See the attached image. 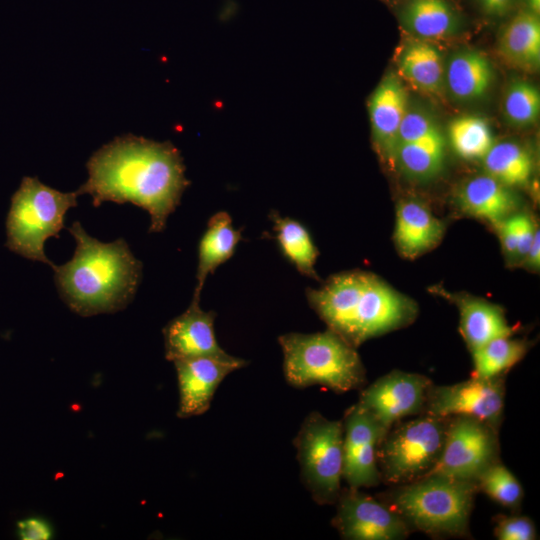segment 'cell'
<instances>
[{
	"mask_svg": "<svg viewBox=\"0 0 540 540\" xmlns=\"http://www.w3.org/2000/svg\"><path fill=\"white\" fill-rule=\"evenodd\" d=\"M86 166L89 177L77 194L91 195L95 207L112 201L143 208L151 217L150 232L165 228L189 185L174 145L131 134L103 145Z\"/></svg>",
	"mask_w": 540,
	"mask_h": 540,
	"instance_id": "cell-1",
	"label": "cell"
},
{
	"mask_svg": "<svg viewBox=\"0 0 540 540\" xmlns=\"http://www.w3.org/2000/svg\"><path fill=\"white\" fill-rule=\"evenodd\" d=\"M76 248L71 260L54 264V280L68 307L81 316L111 313L129 304L138 288L142 263L124 239L103 243L80 222L68 229Z\"/></svg>",
	"mask_w": 540,
	"mask_h": 540,
	"instance_id": "cell-2",
	"label": "cell"
},
{
	"mask_svg": "<svg viewBox=\"0 0 540 540\" xmlns=\"http://www.w3.org/2000/svg\"><path fill=\"white\" fill-rule=\"evenodd\" d=\"M311 307L328 328L353 347L407 325L415 317L411 301L376 276L344 272L319 289H308Z\"/></svg>",
	"mask_w": 540,
	"mask_h": 540,
	"instance_id": "cell-3",
	"label": "cell"
},
{
	"mask_svg": "<svg viewBox=\"0 0 540 540\" xmlns=\"http://www.w3.org/2000/svg\"><path fill=\"white\" fill-rule=\"evenodd\" d=\"M478 488L475 482L428 475L395 486L385 494V504L413 528L431 536L463 537Z\"/></svg>",
	"mask_w": 540,
	"mask_h": 540,
	"instance_id": "cell-4",
	"label": "cell"
},
{
	"mask_svg": "<svg viewBox=\"0 0 540 540\" xmlns=\"http://www.w3.org/2000/svg\"><path fill=\"white\" fill-rule=\"evenodd\" d=\"M278 341L285 378L294 387L320 385L346 393L365 383V369L356 348L329 328L313 334H284Z\"/></svg>",
	"mask_w": 540,
	"mask_h": 540,
	"instance_id": "cell-5",
	"label": "cell"
},
{
	"mask_svg": "<svg viewBox=\"0 0 540 540\" xmlns=\"http://www.w3.org/2000/svg\"><path fill=\"white\" fill-rule=\"evenodd\" d=\"M78 196L76 191L60 192L36 177H24L11 198L6 246L27 259L53 267L44 252L45 241L59 237L65 214L77 206Z\"/></svg>",
	"mask_w": 540,
	"mask_h": 540,
	"instance_id": "cell-6",
	"label": "cell"
},
{
	"mask_svg": "<svg viewBox=\"0 0 540 540\" xmlns=\"http://www.w3.org/2000/svg\"><path fill=\"white\" fill-rule=\"evenodd\" d=\"M448 421L422 413L392 426L378 448L381 481L398 486L428 475L441 455Z\"/></svg>",
	"mask_w": 540,
	"mask_h": 540,
	"instance_id": "cell-7",
	"label": "cell"
},
{
	"mask_svg": "<svg viewBox=\"0 0 540 540\" xmlns=\"http://www.w3.org/2000/svg\"><path fill=\"white\" fill-rule=\"evenodd\" d=\"M301 479L314 501L335 504L343 480V423L311 412L293 441Z\"/></svg>",
	"mask_w": 540,
	"mask_h": 540,
	"instance_id": "cell-8",
	"label": "cell"
},
{
	"mask_svg": "<svg viewBox=\"0 0 540 540\" xmlns=\"http://www.w3.org/2000/svg\"><path fill=\"white\" fill-rule=\"evenodd\" d=\"M497 431L476 418L449 417L441 455L428 475L476 483L487 467L499 461Z\"/></svg>",
	"mask_w": 540,
	"mask_h": 540,
	"instance_id": "cell-9",
	"label": "cell"
},
{
	"mask_svg": "<svg viewBox=\"0 0 540 540\" xmlns=\"http://www.w3.org/2000/svg\"><path fill=\"white\" fill-rule=\"evenodd\" d=\"M503 376L470 379L452 385H431L424 408L426 414L449 418L467 416L498 429L504 410Z\"/></svg>",
	"mask_w": 540,
	"mask_h": 540,
	"instance_id": "cell-10",
	"label": "cell"
},
{
	"mask_svg": "<svg viewBox=\"0 0 540 540\" xmlns=\"http://www.w3.org/2000/svg\"><path fill=\"white\" fill-rule=\"evenodd\" d=\"M333 526L348 540H401L410 529L387 504L357 488H342Z\"/></svg>",
	"mask_w": 540,
	"mask_h": 540,
	"instance_id": "cell-11",
	"label": "cell"
},
{
	"mask_svg": "<svg viewBox=\"0 0 540 540\" xmlns=\"http://www.w3.org/2000/svg\"><path fill=\"white\" fill-rule=\"evenodd\" d=\"M431 385L424 375L394 370L363 389L358 403L389 430L404 418L424 412Z\"/></svg>",
	"mask_w": 540,
	"mask_h": 540,
	"instance_id": "cell-12",
	"label": "cell"
},
{
	"mask_svg": "<svg viewBox=\"0 0 540 540\" xmlns=\"http://www.w3.org/2000/svg\"><path fill=\"white\" fill-rule=\"evenodd\" d=\"M343 423V480L352 488L377 486L381 482L378 448L388 431L358 402L345 413Z\"/></svg>",
	"mask_w": 540,
	"mask_h": 540,
	"instance_id": "cell-13",
	"label": "cell"
},
{
	"mask_svg": "<svg viewBox=\"0 0 540 540\" xmlns=\"http://www.w3.org/2000/svg\"><path fill=\"white\" fill-rule=\"evenodd\" d=\"M173 363L178 378L180 401L177 415L180 418L205 413L225 377L247 364L244 359L231 355L194 357Z\"/></svg>",
	"mask_w": 540,
	"mask_h": 540,
	"instance_id": "cell-14",
	"label": "cell"
},
{
	"mask_svg": "<svg viewBox=\"0 0 540 540\" xmlns=\"http://www.w3.org/2000/svg\"><path fill=\"white\" fill-rule=\"evenodd\" d=\"M199 301L192 299L187 310L172 319L163 329L167 360L175 362L194 357L229 355L217 342L215 313L202 310Z\"/></svg>",
	"mask_w": 540,
	"mask_h": 540,
	"instance_id": "cell-15",
	"label": "cell"
},
{
	"mask_svg": "<svg viewBox=\"0 0 540 540\" xmlns=\"http://www.w3.org/2000/svg\"><path fill=\"white\" fill-rule=\"evenodd\" d=\"M372 135L381 156L393 163L400 125L409 109L408 93L400 77H383L369 99Z\"/></svg>",
	"mask_w": 540,
	"mask_h": 540,
	"instance_id": "cell-16",
	"label": "cell"
},
{
	"mask_svg": "<svg viewBox=\"0 0 540 540\" xmlns=\"http://www.w3.org/2000/svg\"><path fill=\"white\" fill-rule=\"evenodd\" d=\"M461 212L496 226L516 212L518 201L511 188L488 174L473 176L458 186L454 195Z\"/></svg>",
	"mask_w": 540,
	"mask_h": 540,
	"instance_id": "cell-17",
	"label": "cell"
},
{
	"mask_svg": "<svg viewBox=\"0 0 540 540\" xmlns=\"http://www.w3.org/2000/svg\"><path fill=\"white\" fill-rule=\"evenodd\" d=\"M444 233L443 223L417 199L401 200L396 207L394 241L399 253L414 258L436 246Z\"/></svg>",
	"mask_w": 540,
	"mask_h": 540,
	"instance_id": "cell-18",
	"label": "cell"
},
{
	"mask_svg": "<svg viewBox=\"0 0 540 540\" xmlns=\"http://www.w3.org/2000/svg\"><path fill=\"white\" fill-rule=\"evenodd\" d=\"M493 77L490 60L475 49L456 51L444 65V87L455 100L461 102L484 97L492 85Z\"/></svg>",
	"mask_w": 540,
	"mask_h": 540,
	"instance_id": "cell-19",
	"label": "cell"
},
{
	"mask_svg": "<svg viewBox=\"0 0 540 540\" xmlns=\"http://www.w3.org/2000/svg\"><path fill=\"white\" fill-rule=\"evenodd\" d=\"M498 52L510 66L534 72L540 65L539 15L521 9L502 27L498 37Z\"/></svg>",
	"mask_w": 540,
	"mask_h": 540,
	"instance_id": "cell-20",
	"label": "cell"
},
{
	"mask_svg": "<svg viewBox=\"0 0 540 540\" xmlns=\"http://www.w3.org/2000/svg\"><path fill=\"white\" fill-rule=\"evenodd\" d=\"M444 61L437 47L429 41H409L399 53L398 76L415 89L438 95L444 87Z\"/></svg>",
	"mask_w": 540,
	"mask_h": 540,
	"instance_id": "cell-21",
	"label": "cell"
},
{
	"mask_svg": "<svg viewBox=\"0 0 540 540\" xmlns=\"http://www.w3.org/2000/svg\"><path fill=\"white\" fill-rule=\"evenodd\" d=\"M400 20L408 32L427 41L450 37L461 27L458 12L447 0H407Z\"/></svg>",
	"mask_w": 540,
	"mask_h": 540,
	"instance_id": "cell-22",
	"label": "cell"
},
{
	"mask_svg": "<svg viewBox=\"0 0 540 540\" xmlns=\"http://www.w3.org/2000/svg\"><path fill=\"white\" fill-rule=\"evenodd\" d=\"M457 302L460 332L470 351L493 339L514 334L515 328L497 305L474 297H462Z\"/></svg>",
	"mask_w": 540,
	"mask_h": 540,
	"instance_id": "cell-23",
	"label": "cell"
},
{
	"mask_svg": "<svg viewBox=\"0 0 540 540\" xmlns=\"http://www.w3.org/2000/svg\"><path fill=\"white\" fill-rule=\"evenodd\" d=\"M240 240L241 231L233 227L232 219L227 212H218L210 218L199 242L197 284L193 299L200 300L207 276L231 258Z\"/></svg>",
	"mask_w": 540,
	"mask_h": 540,
	"instance_id": "cell-24",
	"label": "cell"
},
{
	"mask_svg": "<svg viewBox=\"0 0 540 540\" xmlns=\"http://www.w3.org/2000/svg\"><path fill=\"white\" fill-rule=\"evenodd\" d=\"M440 130L421 139L404 143L396 148L393 164L408 177L428 180L442 169L445 141Z\"/></svg>",
	"mask_w": 540,
	"mask_h": 540,
	"instance_id": "cell-25",
	"label": "cell"
},
{
	"mask_svg": "<svg viewBox=\"0 0 540 540\" xmlns=\"http://www.w3.org/2000/svg\"><path fill=\"white\" fill-rule=\"evenodd\" d=\"M482 162L486 174L509 188L527 184L534 166L530 152L513 141L495 142Z\"/></svg>",
	"mask_w": 540,
	"mask_h": 540,
	"instance_id": "cell-26",
	"label": "cell"
},
{
	"mask_svg": "<svg viewBox=\"0 0 540 540\" xmlns=\"http://www.w3.org/2000/svg\"><path fill=\"white\" fill-rule=\"evenodd\" d=\"M274 223V231L279 247L297 270L310 278H317L314 265L318 250L308 230L299 221L281 217L278 213L270 215Z\"/></svg>",
	"mask_w": 540,
	"mask_h": 540,
	"instance_id": "cell-27",
	"label": "cell"
},
{
	"mask_svg": "<svg viewBox=\"0 0 540 540\" xmlns=\"http://www.w3.org/2000/svg\"><path fill=\"white\" fill-rule=\"evenodd\" d=\"M527 343L520 339L500 337L471 351L474 377L494 378L517 364L527 352Z\"/></svg>",
	"mask_w": 540,
	"mask_h": 540,
	"instance_id": "cell-28",
	"label": "cell"
},
{
	"mask_svg": "<svg viewBox=\"0 0 540 540\" xmlns=\"http://www.w3.org/2000/svg\"><path fill=\"white\" fill-rule=\"evenodd\" d=\"M447 132L452 149L465 160H482L495 143L489 123L480 116L457 117Z\"/></svg>",
	"mask_w": 540,
	"mask_h": 540,
	"instance_id": "cell-29",
	"label": "cell"
},
{
	"mask_svg": "<svg viewBox=\"0 0 540 540\" xmlns=\"http://www.w3.org/2000/svg\"><path fill=\"white\" fill-rule=\"evenodd\" d=\"M502 112L506 122L513 127L534 125L540 113L538 87L526 79L512 80L503 95Z\"/></svg>",
	"mask_w": 540,
	"mask_h": 540,
	"instance_id": "cell-30",
	"label": "cell"
},
{
	"mask_svg": "<svg viewBox=\"0 0 540 540\" xmlns=\"http://www.w3.org/2000/svg\"><path fill=\"white\" fill-rule=\"evenodd\" d=\"M478 491L484 492L498 504L510 509H519L523 499V488L513 473L500 460L487 467L477 478Z\"/></svg>",
	"mask_w": 540,
	"mask_h": 540,
	"instance_id": "cell-31",
	"label": "cell"
},
{
	"mask_svg": "<svg viewBox=\"0 0 540 540\" xmlns=\"http://www.w3.org/2000/svg\"><path fill=\"white\" fill-rule=\"evenodd\" d=\"M437 130L440 129L431 116L420 110L408 109L399 128L396 148L401 144L421 139Z\"/></svg>",
	"mask_w": 540,
	"mask_h": 540,
	"instance_id": "cell-32",
	"label": "cell"
},
{
	"mask_svg": "<svg viewBox=\"0 0 540 540\" xmlns=\"http://www.w3.org/2000/svg\"><path fill=\"white\" fill-rule=\"evenodd\" d=\"M494 535L499 540H535L537 538L533 521L519 515L496 517Z\"/></svg>",
	"mask_w": 540,
	"mask_h": 540,
	"instance_id": "cell-33",
	"label": "cell"
},
{
	"mask_svg": "<svg viewBox=\"0 0 540 540\" xmlns=\"http://www.w3.org/2000/svg\"><path fill=\"white\" fill-rule=\"evenodd\" d=\"M495 228L498 230L506 254L515 259L518 240L519 213L515 212L511 214L499 222Z\"/></svg>",
	"mask_w": 540,
	"mask_h": 540,
	"instance_id": "cell-34",
	"label": "cell"
},
{
	"mask_svg": "<svg viewBox=\"0 0 540 540\" xmlns=\"http://www.w3.org/2000/svg\"><path fill=\"white\" fill-rule=\"evenodd\" d=\"M19 536L23 540H47L51 538V528L40 518H28L18 522Z\"/></svg>",
	"mask_w": 540,
	"mask_h": 540,
	"instance_id": "cell-35",
	"label": "cell"
},
{
	"mask_svg": "<svg viewBox=\"0 0 540 540\" xmlns=\"http://www.w3.org/2000/svg\"><path fill=\"white\" fill-rule=\"evenodd\" d=\"M537 228L528 214L519 213L518 240L515 259L523 261Z\"/></svg>",
	"mask_w": 540,
	"mask_h": 540,
	"instance_id": "cell-36",
	"label": "cell"
},
{
	"mask_svg": "<svg viewBox=\"0 0 540 540\" xmlns=\"http://www.w3.org/2000/svg\"><path fill=\"white\" fill-rule=\"evenodd\" d=\"M480 10L490 17H501L509 12L514 0H476Z\"/></svg>",
	"mask_w": 540,
	"mask_h": 540,
	"instance_id": "cell-37",
	"label": "cell"
},
{
	"mask_svg": "<svg viewBox=\"0 0 540 540\" xmlns=\"http://www.w3.org/2000/svg\"><path fill=\"white\" fill-rule=\"evenodd\" d=\"M539 229L537 228L534 237L532 239V242L529 246V249L526 253V256L522 262H525V264L533 269L538 270L540 265V235H539Z\"/></svg>",
	"mask_w": 540,
	"mask_h": 540,
	"instance_id": "cell-38",
	"label": "cell"
},
{
	"mask_svg": "<svg viewBox=\"0 0 540 540\" xmlns=\"http://www.w3.org/2000/svg\"><path fill=\"white\" fill-rule=\"evenodd\" d=\"M527 10L539 15L540 12V0H526Z\"/></svg>",
	"mask_w": 540,
	"mask_h": 540,
	"instance_id": "cell-39",
	"label": "cell"
}]
</instances>
